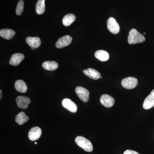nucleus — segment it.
<instances>
[{
	"label": "nucleus",
	"mask_w": 154,
	"mask_h": 154,
	"mask_svg": "<svg viewBox=\"0 0 154 154\" xmlns=\"http://www.w3.org/2000/svg\"><path fill=\"white\" fill-rule=\"evenodd\" d=\"M145 41L144 36L140 33L136 29H132L130 31L128 41L129 44H135L142 43Z\"/></svg>",
	"instance_id": "obj_1"
},
{
	"label": "nucleus",
	"mask_w": 154,
	"mask_h": 154,
	"mask_svg": "<svg viewBox=\"0 0 154 154\" xmlns=\"http://www.w3.org/2000/svg\"><path fill=\"white\" fill-rule=\"evenodd\" d=\"M75 142L79 146L86 152H91L93 151V146L90 140L82 136H78L75 139Z\"/></svg>",
	"instance_id": "obj_2"
},
{
	"label": "nucleus",
	"mask_w": 154,
	"mask_h": 154,
	"mask_svg": "<svg viewBox=\"0 0 154 154\" xmlns=\"http://www.w3.org/2000/svg\"><path fill=\"white\" fill-rule=\"evenodd\" d=\"M121 85L125 89L131 90L135 88L137 86L138 80L134 77H127L122 81Z\"/></svg>",
	"instance_id": "obj_3"
},
{
	"label": "nucleus",
	"mask_w": 154,
	"mask_h": 154,
	"mask_svg": "<svg viewBox=\"0 0 154 154\" xmlns=\"http://www.w3.org/2000/svg\"><path fill=\"white\" fill-rule=\"evenodd\" d=\"M75 91L77 96L82 102H87L89 101L90 92L87 89L79 86L76 88Z\"/></svg>",
	"instance_id": "obj_4"
},
{
	"label": "nucleus",
	"mask_w": 154,
	"mask_h": 154,
	"mask_svg": "<svg viewBox=\"0 0 154 154\" xmlns=\"http://www.w3.org/2000/svg\"><path fill=\"white\" fill-rule=\"evenodd\" d=\"M107 28L111 33L114 34L119 33L120 30V27L118 22L113 17H110L107 20Z\"/></svg>",
	"instance_id": "obj_5"
},
{
	"label": "nucleus",
	"mask_w": 154,
	"mask_h": 154,
	"mask_svg": "<svg viewBox=\"0 0 154 154\" xmlns=\"http://www.w3.org/2000/svg\"><path fill=\"white\" fill-rule=\"evenodd\" d=\"M100 102L103 106L107 108H110L114 105L115 100L112 96L107 94H104L100 97Z\"/></svg>",
	"instance_id": "obj_6"
},
{
	"label": "nucleus",
	"mask_w": 154,
	"mask_h": 154,
	"mask_svg": "<svg viewBox=\"0 0 154 154\" xmlns=\"http://www.w3.org/2000/svg\"><path fill=\"white\" fill-rule=\"evenodd\" d=\"M72 38L69 35H66L59 38L56 43V47L58 48H61L66 47L71 44L72 42Z\"/></svg>",
	"instance_id": "obj_7"
},
{
	"label": "nucleus",
	"mask_w": 154,
	"mask_h": 154,
	"mask_svg": "<svg viewBox=\"0 0 154 154\" xmlns=\"http://www.w3.org/2000/svg\"><path fill=\"white\" fill-rule=\"evenodd\" d=\"M17 106L21 109H26L28 108V105L30 102V99L25 96H19L16 99Z\"/></svg>",
	"instance_id": "obj_8"
},
{
	"label": "nucleus",
	"mask_w": 154,
	"mask_h": 154,
	"mask_svg": "<svg viewBox=\"0 0 154 154\" xmlns=\"http://www.w3.org/2000/svg\"><path fill=\"white\" fill-rule=\"evenodd\" d=\"M42 134L41 128L38 127H34L29 131L28 137L31 141L37 140L39 138Z\"/></svg>",
	"instance_id": "obj_9"
},
{
	"label": "nucleus",
	"mask_w": 154,
	"mask_h": 154,
	"mask_svg": "<svg viewBox=\"0 0 154 154\" xmlns=\"http://www.w3.org/2000/svg\"><path fill=\"white\" fill-rule=\"evenodd\" d=\"M63 107L72 113H75L77 110L76 105L71 99H64L62 102Z\"/></svg>",
	"instance_id": "obj_10"
},
{
	"label": "nucleus",
	"mask_w": 154,
	"mask_h": 154,
	"mask_svg": "<svg viewBox=\"0 0 154 154\" xmlns=\"http://www.w3.org/2000/svg\"><path fill=\"white\" fill-rule=\"evenodd\" d=\"M154 107V89L145 99L143 107L145 110H148Z\"/></svg>",
	"instance_id": "obj_11"
},
{
	"label": "nucleus",
	"mask_w": 154,
	"mask_h": 154,
	"mask_svg": "<svg viewBox=\"0 0 154 154\" xmlns=\"http://www.w3.org/2000/svg\"><path fill=\"white\" fill-rule=\"evenodd\" d=\"M25 56L22 54H14L11 56L9 63L11 65L17 66L23 60Z\"/></svg>",
	"instance_id": "obj_12"
},
{
	"label": "nucleus",
	"mask_w": 154,
	"mask_h": 154,
	"mask_svg": "<svg viewBox=\"0 0 154 154\" xmlns=\"http://www.w3.org/2000/svg\"><path fill=\"white\" fill-rule=\"evenodd\" d=\"M83 72L86 76L94 80H97L100 79L101 74L98 71L95 69L88 68L83 71Z\"/></svg>",
	"instance_id": "obj_13"
},
{
	"label": "nucleus",
	"mask_w": 154,
	"mask_h": 154,
	"mask_svg": "<svg viewBox=\"0 0 154 154\" xmlns=\"http://www.w3.org/2000/svg\"><path fill=\"white\" fill-rule=\"evenodd\" d=\"M26 42L30 47L35 48L39 47L41 43L40 38L38 37L29 36L26 38Z\"/></svg>",
	"instance_id": "obj_14"
},
{
	"label": "nucleus",
	"mask_w": 154,
	"mask_h": 154,
	"mask_svg": "<svg viewBox=\"0 0 154 154\" xmlns=\"http://www.w3.org/2000/svg\"><path fill=\"white\" fill-rule=\"evenodd\" d=\"M15 34V31L12 29H1L0 30V36L8 40L13 38Z\"/></svg>",
	"instance_id": "obj_15"
},
{
	"label": "nucleus",
	"mask_w": 154,
	"mask_h": 154,
	"mask_svg": "<svg viewBox=\"0 0 154 154\" xmlns=\"http://www.w3.org/2000/svg\"><path fill=\"white\" fill-rule=\"evenodd\" d=\"M95 57L102 62L107 61L109 59V53L105 51L98 50L95 53Z\"/></svg>",
	"instance_id": "obj_16"
},
{
	"label": "nucleus",
	"mask_w": 154,
	"mask_h": 154,
	"mask_svg": "<svg viewBox=\"0 0 154 154\" xmlns=\"http://www.w3.org/2000/svg\"><path fill=\"white\" fill-rule=\"evenodd\" d=\"M15 88L17 91L21 93H26L28 89L25 82L21 80L16 81L15 83Z\"/></svg>",
	"instance_id": "obj_17"
},
{
	"label": "nucleus",
	"mask_w": 154,
	"mask_h": 154,
	"mask_svg": "<svg viewBox=\"0 0 154 154\" xmlns=\"http://www.w3.org/2000/svg\"><path fill=\"white\" fill-rule=\"evenodd\" d=\"M42 67L46 70L53 71L57 69L58 64L56 62L54 61H47L44 62L42 63Z\"/></svg>",
	"instance_id": "obj_18"
},
{
	"label": "nucleus",
	"mask_w": 154,
	"mask_h": 154,
	"mask_svg": "<svg viewBox=\"0 0 154 154\" xmlns=\"http://www.w3.org/2000/svg\"><path fill=\"white\" fill-rule=\"evenodd\" d=\"M29 119L30 118L25 114V112H21L16 116L15 121L18 124L21 125L28 122Z\"/></svg>",
	"instance_id": "obj_19"
},
{
	"label": "nucleus",
	"mask_w": 154,
	"mask_h": 154,
	"mask_svg": "<svg viewBox=\"0 0 154 154\" xmlns=\"http://www.w3.org/2000/svg\"><path fill=\"white\" fill-rule=\"evenodd\" d=\"M75 16L73 14H67L63 19V24L65 26H69L75 20Z\"/></svg>",
	"instance_id": "obj_20"
},
{
	"label": "nucleus",
	"mask_w": 154,
	"mask_h": 154,
	"mask_svg": "<svg viewBox=\"0 0 154 154\" xmlns=\"http://www.w3.org/2000/svg\"><path fill=\"white\" fill-rule=\"evenodd\" d=\"M45 11V0H38L36 3V12L38 15H41Z\"/></svg>",
	"instance_id": "obj_21"
},
{
	"label": "nucleus",
	"mask_w": 154,
	"mask_h": 154,
	"mask_svg": "<svg viewBox=\"0 0 154 154\" xmlns=\"http://www.w3.org/2000/svg\"><path fill=\"white\" fill-rule=\"evenodd\" d=\"M24 3L22 0H20L17 5L16 8V14L18 16H20L22 14L24 10Z\"/></svg>",
	"instance_id": "obj_22"
},
{
	"label": "nucleus",
	"mask_w": 154,
	"mask_h": 154,
	"mask_svg": "<svg viewBox=\"0 0 154 154\" xmlns=\"http://www.w3.org/2000/svg\"><path fill=\"white\" fill-rule=\"evenodd\" d=\"M123 154H140L137 152L131 150H127L124 152Z\"/></svg>",
	"instance_id": "obj_23"
},
{
	"label": "nucleus",
	"mask_w": 154,
	"mask_h": 154,
	"mask_svg": "<svg viewBox=\"0 0 154 154\" xmlns=\"http://www.w3.org/2000/svg\"><path fill=\"white\" fill-rule=\"evenodd\" d=\"M0 94H1V96H0V99H2V90H0Z\"/></svg>",
	"instance_id": "obj_24"
},
{
	"label": "nucleus",
	"mask_w": 154,
	"mask_h": 154,
	"mask_svg": "<svg viewBox=\"0 0 154 154\" xmlns=\"http://www.w3.org/2000/svg\"><path fill=\"white\" fill-rule=\"evenodd\" d=\"M35 49V48H31V49L33 50H34Z\"/></svg>",
	"instance_id": "obj_25"
},
{
	"label": "nucleus",
	"mask_w": 154,
	"mask_h": 154,
	"mask_svg": "<svg viewBox=\"0 0 154 154\" xmlns=\"http://www.w3.org/2000/svg\"><path fill=\"white\" fill-rule=\"evenodd\" d=\"M37 142H35V144H37Z\"/></svg>",
	"instance_id": "obj_26"
},
{
	"label": "nucleus",
	"mask_w": 154,
	"mask_h": 154,
	"mask_svg": "<svg viewBox=\"0 0 154 154\" xmlns=\"http://www.w3.org/2000/svg\"><path fill=\"white\" fill-rule=\"evenodd\" d=\"M143 34H146V32H144Z\"/></svg>",
	"instance_id": "obj_27"
},
{
	"label": "nucleus",
	"mask_w": 154,
	"mask_h": 154,
	"mask_svg": "<svg viewBox=\"0 0 154 154\" xmlns=\"http://www.w3.org/2000/svg\"><path fill=\"white\" fill-rule=\"evenodd\" d=\"M102 76H100V79H102Z\"/></svg>",
	"instance_id": "obj_28"
}]
</instances>
